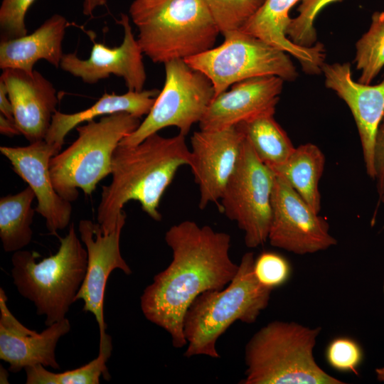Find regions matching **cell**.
Instances as JSON below:
<instances>
[{
	"label": "cell",
	"mask_w": 384,
	"mask_h": 384,
	"mask_svg": "<svg viewBox=\"0 0 384 384\" xmlns=\"http://www.w3.org/2000/svg\"><path fill=\"white\" fill-rule=\"evenodd\" d=\"M165 240L172 260L156 274L140 297L147 320L168 332L173 346L186 345L183 333L184 314L200 294L225 288L235 277L239 265L230 257V236L184 220L172 225Z\"/></svg>",
	"instance_id": "obj_1"
},
{
	"label": "cell",
	"mask_w": 384,
	"mask_h": 384,
	"mask_svg": "<svg viewBox=\"0 0 384 384\" xmlns=\"http://www.w3.org/2000/svg\"><path fill=\"white\" fill-rule=\"evenodd\" d=\"M190 162L191 150L180 133L172 137L155 133L135 145L119 144L112 159V181L102 186L97 208L103 234L115 230L124 206L131 200L139 201L149 217L160 221L159 206L164 191L178 169Z\"/></svg>",
	"instance_id": "obj_2"
},
{
	"label": "cell",
	"mask_w": 384,
	"mask_h": 384,
	"mask_svg": "<svg viewBox=\"0 0 384 384\" xmlns=\"http://www.w3.org/2000/svg\"><path fill=\"white\" fill-rule=\"evenodd\" d=\"M254 254L245 253L233 280L223 289L200 294L187 309L183 333L187 348L184 356L219 358L216 342L236 321H256L267 308L272 289L262 285L254 272Z\"/></svg>",
	"instance_id": "obj_3"
},
{
	"label": "cell",
	"mask_w": 384,
	"mask_h": 384,
	"mask_svg": "<svg viewBox=\"0 0 384 384\" xmlns=\"http://www.w3.org/2000/svg\"><path fill=\"white\" fill-rule=\"evenodd\" d=\"M129 13L142 53L154 63L203 53L220 33L205 0H134Z\"/></svg>",
	"instance_id": "obj_4"
},
{
	"label": "cell",
	"mask_w": 384,
	"mask_h": 384,
	"mask_svg": "<svg viewBox=\"0 0 384 384\" xmlns=\"http://www.w3.org/2000/svg\"><path fill=\"white\" fill-rule=\"evenodd\" d=\"M320 327L274 321L259 329L245 349L242 384H343L314 356Z\"/></svg>",
	"instance_id": "obj_5"
},
{
	"label": "cell",
	"mask_w": 384,
	"mask_h": 384,
	"mask_svg": "<svg viewBox=\"0 0 384 384\" xmlns=\"http://www.w3.org/2000/svg\"><path fill=\"white\" fill-rule=\"evenodd\" d=\"M57 252L41 261L27 250L14 252L11 276L18 293L32 302L38 315H45L46 326L65 317L84 280L87 252L71 223L59 238Z\"/></svg>",
	"instance_id": "obj_6"
},
{
	"label": "cell",
	"mask_w": 384,
	"mask_h": 384,
	"mask_svg": "<svg viewBox=\"0 0 384 384\" xmlns=\"http://www.w3.org/2000/svg\"><path fill=\"white\" fill-rule=\"evenodd\" d=\"M141 122L140 118L127 112H118L78 126L76 140L50 160V174L57 193L70 202L78 198V188L90 195L97 183L111 174L117 146Z\"/></svg>",
	"instance_id": "obj_7"
},
{
	"label": "cell",
	"mask_w": 384,
	"mask_h": 384,
	"mask_svg": "<svg viewBox=\"0 0 384 384\" xmlns=\"http://www.w3.org/2000/svg\"><path fill=\"white\" fill-rule=\"evenodd\" d=\"M223 36L219 46L184 59L210 80L215 97L252 78L275 75L290 82L297 79L298 73L286 52L241 30Z\"/></svg>",
	"instance_id": "obj_8"
},
{
	"label": "cell",
	"mask_w": 384,
	"mask_h": 384,
	"mask_svg": "<svg viewBox=\"0 0 384 384\" xmlns=\"http://www.w3.org/2000/svg\"><path fill=\"white\" fill-rule=\"evenodd\" d=\"M164 85L146 118L119 144L135 145L167 127H176L186 136L200 122L215 97L210 80L190 67L184 60L164 63Z\"/></svg>",
	"instance_id": "obj_9"
},
{
	"label": "cell",
	"mask_w": 384,
	"mask_h": 384,
	"mask_svg": "<svg viewBox=\"0 0 384 384\" xmlns=\"http://www.w3.org/2000/svg\"><path fill=\"white\" fill-rule=\"evenodd\" d=\"M275 174L261 161L245 138L239 160L220 198L221 212L236 222L250 248L268 240Z\"/></svg>",
	"instance_id": "obj_10"
},
{
	"label": "cell",
	"mask_w": 384,
	"mask_h": 384,
	"mask_svg": "<svg viewBox=\"0 0 384 384\" xmlns=\"http://www.w3.org/2000/svg\"><path fill=\"white\" fill-rule=\"evenodd\" d=\"M268 240L272 246L297 255L312 254L336 245L328 222L282 177L275 175L271 196Z\"/></svg>",
	"instance_id": "obj_11"
},
{
	"label": "cell",
	"mask_w": 384,
	"mask_h": 384,
	"mask_svg": "<svg viewBox=\"0 0 384 384\" xmlns=\"http://www.w3.org/2000/svg\"><path fill=\"white\" fill-rule=\"evenodd\" d=\"M125 220L124 211L115 230L106 235L103 234L98 223L81 220L78 225L80 240L87 252V263L84 280L75 301L82 299L83 311L95 316L100 329V338L107 334L103 307L107 279L115 269L121 270L127 275L132 273L119 248L120 235Z\"/></svg>",
	"instance_id": "obj_12"
},
{
	"label": "cell",
	"mask_w": 384,
	"mask_h": 384,
	"mask_svg": "<svg viewBox=\"0 0 384 384\" xmlns=\"http://www.w3.org/2000/svg\"><path fill=\"white\" fill-rule=\"evenodd\" d=\"M244 139L237 125L193 132L189 166L199 186L200 209L220 199L239 160Z\"/></svg>",
	"instance_id": "obj_13"
},
{
	"label": "cell",
	"mask_w": 384,
	"mask_h": 384,
	"mask_svg": "<svg viewBox=\"0 0 384 384\" xmlns=\"http://www.w3.org/2000/svg\"><path fill=\"white\" fill-rule=\"evenodd\" d=\"M117 23L124 31L119 46L110 48L92 39L87 59H80L75 53L64 54L60 68L85 83L95 84L114 75L123 78L128 90H143L146 74L142 50L132 33L129 16L122 14Z\"/></svg>",
	"instance_id": "obj_14"
},
{
	"label": "cell",
	"mask_w": 384,
	"mask_h": 384,
	"mask_svg": "<svg viewBox=\"0 0 384 384\" xmlns=\"http://www.w3.org/2000/svg\"><path fill=\"white\" fill-rule=\"evenodd\" d=\"M45 139L26 146H1L2 155L10 161L14 171L31 188L37 200L36 211L46 219L48 230L56 234L70 223L71 202L55 191L49 170L50 159L60 151Z\"/></svg>",
	"instance_id": "obj_15"
},
{
	"label": "cell",
	"mask_w": 384,
	"mask_h": 384,
	"mask_svg": "<svg viewBox=\"0 0 384 384\" xmlns=\"http://www.w3.org/2000/svg\"><path fill=\"white\" fill-rule=\"evenodd\" d=\"M321 73L326 87L334 90L349 107L359 134L366 172L375 179L374 144L384 115V79L374 85L356 82L349 63H324Z\"/></svg>",
	"instance_id": "obj_16"
},
{
	"label": "cell",
	"mask_w": 384,
	"mask_h": 384,
	"mask_svg": "<svg viewBox=\"0 0 384 384\" xmlns=\"http://www.w3.org/2000/svg\"><path fill=\"white\" fill-rule=\"evenodd\" d=\"M4 290L0 288V358L9 364V370L18 373L38 364L58 370L55 348L59 339L71 328L65 318L38 333L21 324L11 312Z\"/></svg>",
	"instance_id": "obj_17"
},
{
	"label": "cell",
	"mask_w": 384,
	"mask_h": 384,
	"mask_svg": "<svg viewBox=\"0 0 384 384\" xmlns=\"http://www.w3.org/2000/svg\"><path fill=\"white\" fill-rule=\"evenodd\" d=\"M284 80L275 75L249 78L215 96L199 122L201 130H220L275 112Z\"/></svg>",
	"instance_id": "obj_18"
},
{
	"label": "cell",
	"mask_w": 384,
	"mask_h": 384,
	"mask_svg": "<svg viewBox=\"0 0 384 384\" xmlns=\"http://www.w3.org/2000/svg\"><path fill=\"white\" fill-rule=\"evenodd\" d=\"M15 122L22 135L33 143L45 139L58 102L53 84L39 72L3 70Z\"/></svg>",
	"instance_id": "obj_19"
},
{
	"label": "cell",
	"mask_w": 384,
	"mask_h": 384,
	"mask_svg": "<svg viewBox=\"0 0 384 384\" xmlns=\"http://www.w3.org/2000/svg\"><path fill=\"white\" fill-rule=\"evenodd\" d=\"M301 0H266L258 11L240 29L268 44L294 57L304 73L317 75L321 73L325 49L321 43L311 47L294 43L287 36L291 21L289 11Z\"/></svg>",
	"instance_id": "obj_20"
},
{
	"label": "cell",
	"mask_w": 384,
	"mask_h": 384,
	"mask_svg": "<svg viewBox=\"0 0 384 384\" xmlns=\"http://www.w3.org/2000/svg\"><path fill=\"white\" fill-rule=\"evenodd\" d=\"M68 26L63 16L55 14L29 35L1 40L0 68L30 73L40 60H45L55 68L60 67L64 55L62 43Z\"/></svg>",
	"instance_id": "obj_21"
},
{
	"label": "cell",
	"mask_w": 384,
	"mask_h": 384,
	"mask_svg": "<svg viewBox=\"0 0 384 384\" xmlns=\"http://www.w3.org/2000/svg\"><path fill=\"white\" fill-rule=\"evenodd\" d=\"M159 92L157 89L139 92L128 90L122 95L105 92L94 105L82 111L71 114L56 111L45 140L61 149L65 137L70 131L81 123L94 120L97 117L127 112L141 119L149 112Z\"/></svg>",
	"instance_id": "obj_22"
},
{
	"label": "cell",
	"mask_w": 384,
	"mask_h": 384,
	"mask_svg": "<svg viewBox=\"0 0 384 384\" xmlns=\"http://www.w3.org/2000/svg\"><path fill=\"white\" fill-rule=\"evenodd\" d=\"M325 156L312 143L301 144L282 164L270 167L284 178L317 213L321 210L319 181L325 166Z\"/></svg>",
	"instance_id": "obj_23"
},
{
	"label": "cell",
	"mask_w": 384,
	"mask_h": 384,
	"mask_svg": "<svg viewBox=\"0 0 384 384\" xmlns=\"http://www.w3.org/2000/svg\"><path fill=\"white\" fill-rule=\"evenodd\" d=\"M36 198L30 186L0 198V238L5 252H16L28 245L33 236L31 225Z\"/></svg>",
	"instance_id": "obj_24"
},
{
	"label": "cell",
	"mask_w": 384,
	"mask_h": 384,
	"mask_svg": "<svg viewBox=\"0 0 384 384\" xmlns=\"http://www.w3.org/2000/svg\"><path fill=\"white\" fill-rule=\"evenodd\" d=\"M258 159L270 167L283 164L295 147L273 113H266L236 124Z\"/></svg>",
	"instance_id": "obj_25"
},
{
	"label": "cell",
	"mask_w": 384,
	"mask_h": 384,
	"mask_svg": "<svg viewBox=\"0 0 384 384\" xmlns=\"http://www.w3.org/2000/svg\"><path fill=\"white\" fill-rule=\"evenodd\" d=\"M112 350V338L106 334L100 338L99 353L87 364L63 373H53L41 364L25 368L26 384H98L100 378L109 380L106 366Z\"/></svg>",
	"instance_id": "obj_26"
},
{
	"label": "cell",
	"mask_w": 384,
	"mask_h": 384,
	"mask_svg": "<svg viewBox=\"0 0 384 384\" xmlns=\"http://www.w3.org/2000/svg\"><path fill=\"white\" fill-rule=\"evenodd\" d=\"M355 62L363 84H370L384 67V11L373 14L368 30L356 43Z\"/></svg>",
	"instance_id": "obj_27"
},
{
	"label": "cell",
	"mask_w": 384,
	"mask_h": 384,
	"mask_svg": "<svg viewBox=\"0 0 384 384\" xmlns=\"http://www.w3.org/2000/svg\"><path fill=\"white\" fill-rule=\"evenodd\" d=\"M266 0H205L223 35L240 30Z\"/></svg>",
	"instance_id": "obj_28"
},
{
	"label": "cell",
	"mask_w": 384,
	"mask_h": 384,
	"mask_svg": "<svg viewBox=\"0 0 384 384\" xmlns=\"http://www.w3.org/2000/svg\"><path fill=\"white\" fill-rule=\"evenodd\" d=\"M341 0H301L298 15L291 19L287 29V36L294 43L311 47L316 43L317 33L314 21L327 5Z\"/></svg>",
	"instance_id": "obj_29"
},
{
	"label": "cell",
	"mask_w": 384,
	"mask_h": 384,
	"mask_svg": "<svg viewBox=\"0 0 384 384\" xmlns=\"http://www.w3.org/2000/svg\"><path fill=\"white\" fill-rule=\"evenodd\" d=\"M326 358L329 366L335 370L358 375L357 370L363 359V351L353 339L338 337L328 345Z\"/></svg>",
	"instance_id": "obj_30"
},
{
	"label": "cell",
	"mask_w": 384,
	"mask_h": 384,
	"mask_svg": "<svg viewBox=\"0 0 384 384\" xmlns=\"http://www.w3.org/2000/svg\"><path fill=\"white\" fill-rule=\"evenodd\" d=\"M254 272L262 285L274 289L287 281L291 267L288 261L280 255L265 252L255 260Z\"/></svg>",
	"instance_id": "obj_31"
},
{
	"label": "cell",
	"mask_w": 384,
	"mask_h": 384,
	"mask_svg": "<svg viewBox=\"0 0 384 384\" xmlns=\"http://www.w3.org/2000/svg\"><path fill=\"white\" fill-rule=\"evenodd\" d=\"M36 0H2L0 7V28L2 40L27 34L25 17Z\"/></svg>",
	"instance_id": "obj_32"
},
{
	"label": "cell",
	"mask_w": 384,
	"mask_h": 384,
	"mask_svg": "<svg viewBox=\"0 0 384 384\" xmlns=\"http://www.w3.org/2000/svg\"><path fill=\"white\" fill-rule=\"evenodd\" d=\"M374 168L378 192L384 186V115L378 125L375 138Z\"/></svg>",
	"instance_id": "obj_33"
},
{
	"label": "cell",
	"mask_w": 384,
	"mask_h": 384,
	"mask_svg": "<svg viewBox=\"0 0 384 384\" xmlns=\"http://www.w3.org/2000/svg\"><path fill=\"white\" fill-rule=\"evenodd\" d=\"M0 111L1 114L11 121L15 122L13 107L9 97L6 87L1 80H0Z\"/></svg>",
	"instance_id": "obj_34"
},
{
	"label": "cell",
	"mask_w": 384,
	"mask_h": 384,
	"mask_svg": "<svg viewBox=\"0 0 384 384\" xmlns=\"http://www.w3.org/2000/svg\"><path fill=\"white\" fill-rule=\"evenodd\" d=\"M0 132L1 134L8 137L21 134L16 124L6 118L2 114H0Z\"/></svg>",
	"instance_id": "obj_35"
},
{
	"label": "cell",
	"mask_w": 384,
	"mask_h": 384,
	"mask_svg": "<svg viewBox=\"0 0 384 384\" xmlns=\"http://www.w3.org/2000/svg\"><path fill=\"white\" fill-rule=\"evenodd\" d=\"M107 0H84L82 13L85 16H92L93 11L98 6H105Z\"/></svg>",
	"instance_id": "obj_36"
},
{
	"label": "cell",
	"mask_w": 384,
	"mask_h": 384,
	"mask_svg": "<svg viewBox=\"0 0 384 384\" xmlns=\"http://www.w3.org/2000/svg\"><path fill=\"white\" fill-rule=\"evenodd\" d=\"M1 371L2 373H1V383H8V376H9V374L7 373V371L4 368H2V366H1Z\"/></svg>",
	"instance_id": "obj_37"
},
{
	"label": "cell",
	"mask_w": 384,
	"mask_h": 384,
	"mask_svg": "<svg viewBox=\"0 0 384 384\" xmlns=\"http://www.w3.org/2000/svg\"><path fill=\"white\" fill-rule=\"evenodd\" d=\"M375 373L379 381L384 383V368H376Z\"/></svg>",
	"instance_id": "obj_38"
},
{
	"label": "cell",
	"mask_w": 384,
	"mask_h": 384,
	"mask_svg": "<svg viewBox=\"0 0 384 384\" xmlns=\"http://www.w3.org/2000/svg\"><path fill=\"white\" fill-rule=\"evenodd\" d=\"M378 194L380 201L384 203V186L380 191H378Z\"/></svg>",
	"instance_id": "obj_39"
}]
</instances>
